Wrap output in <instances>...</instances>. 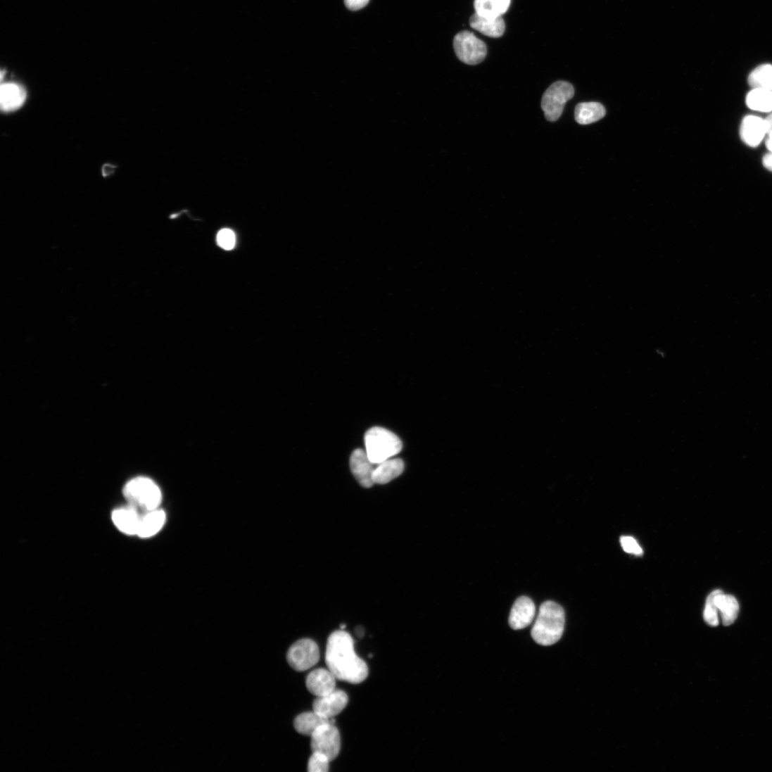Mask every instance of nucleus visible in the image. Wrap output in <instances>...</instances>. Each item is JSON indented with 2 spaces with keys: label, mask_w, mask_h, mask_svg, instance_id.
Segmentation results:
<instances>
[{
  "label": "nucleus",
  "mask_w": 772,
  "mask_h": 772,
  "mask_svg": "<svg viewBox=\"0 0 772 772\" xmlns=\"http://www.w3.org/2000/svg\"><path fill=\"white\" fill-rule=\"evenodd\" d=\"M326 662L337 679L350 684H360L369 676L367 663L355 652L351 635L343 629L336 631L329 638Z\"/></svg>",
  "instance_id": "f257e3e1"
},
{
  "label": "nucleus",
  "mask_w": 772,
  "mask_h": 772,
  "mask_svg": "<svg viewBox=\"0 0 772 772\" xmlns=\"http://www.w3.org/2000/svg\"><path fill=\"white\" fill-rule=\"evenodd\" d=\"M565 627V612L558 604L548 601L543 603L531 629L533 640L542 646H551L562 637Z\"/></svg>",
  "instance_id": "f03ea898"
},
{
  "label": "nucleus",
  "mask_w": 772,
  "mask_h": 772,
  "mask_svg": "<svg viewBox=\"0 0 772 772\" xmlns=\"http://www.w3.org/2000/svg\"><path fill=\"white\" fill-rule=\"evenodd\" d=\"M128 505L143 513L159 509L162 493L158 486L147 477H137L128 481L123 488Z\"/></svg>",
  "instance_id": "7ed1b4c3"
},
{
  "label": "nucleus",
  "mask_w": 772,
  "mask_h": 772,
  "mask_svg": "<svg viewBox=\"0 0 772 772\" xmlns=\"http://www.w3.org/2000/svg\"><path fill=\"white\" fill-rule=\"evenodd\" d=\"M365 440L367 455L374 464L396 456L403 447L400 439L396 434L381 427L369 429Z\"/></svg>",
  "instance_id": "20e7f679"
},
{
  "label": "nucleus",
  "mask_w": 772,
  "mask_h": 772,
  "mask_svg": "<svg viewBox=\"0 0 772 772\" xmlns=\"http://www.w3.org/2000/svg\"><path fill=\"white\" fill-rule=\"evenodd\" d=\"M574 96L573 85L565 81H558L552 84L544 93L541 108L545 117L551 122L559 120L563 113L567 103Z\"/></svg>",
  "instance_id": "39448f33"
},
{
  "label": "nucleus",
  "mask_w": 772,
  "mask_h": 772,
  "mask_svg": "<svg viewBox=\"0 0 772 772\" xmlns=\"http://www.w3.org/2000/svg\"><path fill=\"white\" fill-rule=\"evenodd\" d=\"M453 49L457 58L470 65L481 63L487 55L486 44L469 31L461 32L454 37Z\"/></svg>",
  "instance_id": "423d86ee"
},
{
  "label": "nucleus",
  "mask_w": 772,
  "mask_h": 772,
  "mask_svg": "<svg viewBox=\"0 0 772 772\" xmlns=\"http://www.w3.org/2000/svg\"><path fill=\"white\" fill-rule=\"evenodd\" d=\"M341 746L340 733L332 723L322 726L311 736L312 752L325 755L330 761L338 756Z\"/></svg>",
  "instance_id": "0eeeda50"
},
{
  "label": "nucleus",
  "mask_w": 772,
  "mask_h": 772,
  "mask_svg": "<svg viewBox=\"0 0 772 772\" xmlns=\"http://www.w3.org/2000/svg\"><path fill=\"white\" fill-rule=\"evenodd\" d=\"M319 660V646L309 639H303L295 643L287 653V661L289 665L297 671H306L314 666Z\"/></svg>",
  "instance_id": "6e6552de"
},
{
  "label": "nucleus",
  "mask_w": 772,
  "mask_h": 772,
  "mask_svg": "<svg viewBox=\"0 0 772 772\" xmlns=\"http://www.w3.org/2000/svg\"><path fill=\"white\" fill-rule=\"evenodd\" d=\"M348 703L347 694L343 691L335 690L326 696L317 697L313 702L312 709L315 713L331 719L339 714Z\"/></svg>",
  "instance_id": "1a4fd4ad"
},
{
  "label": "nucleus",
  "mask_w": 772,
  "mask_h": 772,
  "mask_svg": "<svg viewBox=\"0 0 772 772\" xmlns=\"http://www.w3.org/2000/svg\"><path fill=\"white\" fill-rule=\"evenodd\" d=\"M374 465L367 451L356 449L353 452L350 460V469L354 477L362 487L371 488L375 484L373 479L375 470Z\"/></svg>",
  "instance_id": "9d476101"
},
{
  "label": "nucleus",
  "mask_w": 772,
  "mask_h": 772,
  "mask_svg": "<svg viewBox=\"0 0 772 772\" xmlns=\"http://www.w3.org/2000/svg\"><path fill=\"white\" fill-rule=\"evenodd\" d=\"M336 679L329 669H317L308 675L306 687L317 697L326 696L336 690Z\"/></svg>",
  "instance_id": "9b49d317"
},
{
  "label": "nucleus",
  "mask_w": 772,
  "mask_h": 772,
  "mask_svg": "<svg viewBox=\"0 0 772 772\" xmlns=\"http://www.w3.org/2000/svg\"><path fill=\"white\" fill-rule=\"evenodd\" d=\"M141 514L132 506L120 507L112 513V521L122 533L129 536H137Z\"/></svg>",
  "instance_id": "f8f14e48"
},
{
  "label": "nucleus",
  "mask_w": 772,
  "mask_h": 772,
  "mask_svg": "<svg viewBox=\"0 0 772 772\" xmlns=\"http://www.w3.org/2000/svg\"><path fill=\"white\" fill-rule=\"evenodd\" d=\"M536 614V607L527 597H521L513 605L510 616V626L514 630L523 629L529 626Z\"/></svg>",
  "instance_id": "ddd939ff"
},
{
  "label": "nucleus",
  "mask_w": 772,
  "mask_h": 772,
  "mask_svg": "<svg viewBox=\"0 0 772 772\" xmlns=\"http://www.w3.org/2000/svg\"><path fill=\"white\" fill-rule=\"evenodd\" d=\"M740 137L742 141L751 148H756L765 137L766 127L764 120L754 116H746L740 126Z\"/></svg>",
  "instance_id": "4468645a"
},
{
  "label": "nucleus",
  "mask_w": 772,
  "mask_h": 772,
  "mask_svg": "<svg viewBox=\"0 0 772 772\" xmlns=\"http://www.w3.org/2000/svg\"><path fill=\"white\" fill-rule=\"evenodd\" d=\"M26 97V90L21 85L13 82L2 84L0 89V105L2 110L13 112L20 108Z\"/></svg>",
  "instance_id": "2eb2a0df"
},
{
  "label": "nucleus",
  "mask_w": 772,
  "mask_h": 772,
  "mask_svg": "<svg viewBox=\"0 0 772 772\" xmlns=\"http://www.w3.org/2000/svg\"><path fill=\"white\" fill-rule=\"evenodd\" d=\"M711 594L714 604L721 617L722 624L726 626L734 624L740 610L739 603L736 598L732 595H724L720 590H716Z\"/></svg>",
  "instance_id": "dca6fc26"
},
{
  "label": "nucleus",
  "mask_w": 772,
  "mask_h": 772,
  "mask_svg": "<svg viewBox=\"0 0 772 772\" xmlns=\"http://www.w3.org/2000/svg\"><path fill=\"white\" fill-rule=\"evenodd\" d=\"M471 27L481 34L493 38L504 35L506 24L502 17L488 18L475 13L469 20Z\"/></svg>",
  "instance_id": "f3484780"
},
{
  "label": "nucleus",
  "mask_w": 772,
  "mask_h": 772,
  "mask_svg": "<svg viewBox=\"0 0 772 772\" xmlns=\"http://www.w3.org/2000/svg\"><path fill=\"white\" fill-rule=\"evenodd\" d=\"M166 521V514L160 508L141 514L137 536L148 538L156 535Z\"/></svg>",
  "instance_id": "a211bd4d"
},
{
  "label": "nucleus",
  "mask_w": 772,
  "mask_h": 772,
  "mask_svg": "<svg viewBox=\"0 0 772 772\" xmlns=\"http://www.w3.org/2000/svg\"><path fill=\"white\" fill-rule=\"evenodd\" d=\"M329 723L335 724L334 718H325L313 711L300 714L295 719L293 723L295 730L299 734L311 737L322 726Z\"/></svg>",
  "instance_id": "6ab92c4d"
},
{
  "label": "nucleus",
  "mask_w": 772,
  "mask_h": 772,
  "mask_svg": "<svg viewBox=\"0 0 772 772\" xmlns=\"http://www.w3.org/2000/svg\"><path fill=\"white\" fill-rule=\"evenodd\" d=\"M404 470V463L400 459L388 460L375 468L373 479L374 483L386 484L400 476Z\"/></svg>",
  "instance_id": "aec40b11"
},
{
  "label": "nucleus",
  "mask_w": 772,
  "mask_h": 772,
  "mask_svg": "<svg viewBox=\"0 0 772 772\" xmlns=\"http://www.w3.org/2000/svg\"><path fill=\"white\" fill-rule=\"evenodd\" d=\"M606 110L600 103H581L575 109V120L580 125H588L602 119Z\"/></svg>",
  "instance_id": "412c9836"
},
{
  "label": "nucleus",
  "mask_w": 772,
  "mask_h": 772,
  "mask_svg": "<svg viewBox=\"0 0 772 772\" xmlns=\"http://www.w3.org/2000/svg\"><path fill=\"white\" fill-rule=\"evenodd\" d=\"M512 0H474L476 13L483 17H502L509 10Z\"/></svg>",
  "instance_id": "4be33fe9"
},
{
  "label": "nucleus",
  "mask_w": 772,
  "mask_h": 772,
  "mask_svg": "<svg viewBox=\"0 0 772 772\" xmlns=\"http://www.w3.org/2000/svg\"><path fill=\"white\" fill-rule=\"evenodd\" d=\"M746 104L749 108L755 111H772V91L761 88L753 89L747 96Z\"/></svg>",
  "instance_id": "5701e85b"
},
{
  "label": "nucleus",
  "mask_w": 772,
  "mask_h": 772,
  "mask_svg": "<svg viewBox=\"0 0 772 772\" xmlns=\"http://www.w3.org/2000/svg\"><path fill=\"white\" fill-rule=\"evenodd\" d=\"M748 82L754 89L772 91V65L764 64L757 67L750 73Z\"/></svg>",
  "instance_id": "b1692460"
},
{
  "label": "nucleus",
  "mask_w": 772,
  "mask_h": 772,
  "mask_svg": "<svg viewBox=\"0 0 772 772\" xmlns=\"http://www.w3.org/2000/svg\"><path fill=\"white\" fill-rule=\"evenodd\" d=\"M330 760L324 754L312 752L309 759L308 771L309 772H327L329 770Z\"/></svg>",
  "instance_id": "393cba45"
},
{
  "label": "nucleus",
  "mask_w": 772,
  "mask_h": 772,
  "mask_svg": "<svg viewBox=\"0 0 772 772\" xmlns=\"http://www.w3.org/2000/svg\"><path fill=\"white\" fill-rule=\"evenodd\" d=\"M719 610L711 593L707 600L704 610V621L711 626H717L719 624Z\"/></svg>",
  "instance_id": "a878e982"
},
{
  "label": "nucleus",
  "mask_w": 772,
  "mask_h": 772,
  "mask_svg": "<svg viewBox=\"0 0 772 772\" xmlns=\"http://www.w3.org/2000/svg\"><path fill=\"white\" fill-rule=\"evenodd\" d=\"M236 235L231 229L221 230L217 236L218 246L225 251H232L236 246Z\"/></svg>",
  "instance_id": "bb28decb"
},
{
  "label": "nucleus",
  "mask_w": 772,
  "mask_h": 772,
  "mask_svg": "<svg viewBox=\"0 0 772 772\" xmlns=\"http://www.w3.org/2000/svg\"><path fill=\"white\" fill-rule=\"evenodd\" d=\"M620 543L623 550L630 555L640 556L643 554V550L640 546V544L631 536H622L620 539Z\"/></svg>",
  "instance_id": "cd10ccee"
},
{
  "label": "nucleus",
  "mask_w": 772,
  "mask_h": 772,
  "mask_svg": "<svg viewBox=\"0 0 772 772\" xmlns=\"http://www.w3.org/2000/svg\"><path fill=\"white\" fill-rule=\"evenodd\" d=\"M370 0H345V5L348 9L352 11H357L363 8H365L369 3Z\"/></svg>",
  "instance_id": "c85d7f7f"
},
{
  "label": "nucleus",
  "mask_w": 772,
  "mask_h": 772,
  "mask_svg": "<svg viewBox=\"0 0 772 772\" xmlns=\"http://www.w3.org/2000/svg\"><path fill=\"white\" fill-rule=\"evenodd\" d=\"M764 123L768 138L772 139V114L764 120Z\"/></svg>",
  "instance_id": "c756f323"
},
{
  "label": "nucleus",
  "mask_w": 772,
  "mask_h": 772,
  "mask_svg": "<svg viewBox=\"0 0 772 772\" xmlns=\"http://www.w3.org/2000/svg\"><path fill=\"white\" fill-rule=\"evenodd\" d=\"M762 163L765 168L772 172V153L766 154L762 159Z\"/></svg>",
  "instance_id": "7c9ffc66"
},
{
  "label": "nucleus",
  "mask_w": 772,
  "mask_h": 772,
  "mask_svg": "<svg viewBox=\"0 0 772 772\" xmlns=\"http://www.w3.org/2000/svg\"><path fill=\"white\" fill-rule=\"evenodd\" d=\"M766 146L771 153H772V139L767 138L766 141Z\"/></svg>",
  "instance_id": "2f4dec72"
},
{
  "label": "nucleus",
  "mask_w": 772,
  "mask_h": 772,
  "mask_svg": "<svg viewBox=\"0 0 772 772\" xmlns=\"http://www.w3.org/2000/svg\"><path fill=\"white\" fill-rule=\"evenodd\" d=\"M356 633L359 638H362L363 635H365V630L360 627H357L356 628Z\"/></svg>",
  "instance_id": "473e14b6"
},
{
  "label": "nucleus",
  "mask_w": 772,
  "mask_h": 772,
  "mask_svg": "<svg viewBox=\"0 0 772 772\" xmlns=\"http://www.w3.org/2000/svg\"><path fill=\"white\" fill-rule=\"evenodd\" d=\"M340 627H341V629H343H343H345V628H346V626L345 624H342V625H341V626H340Z\"/></svg>",
  "instance_id": "72a5a7b5"
}]
</instances>
